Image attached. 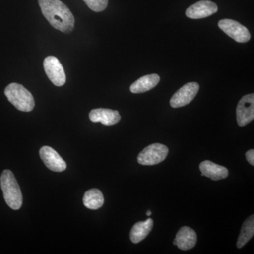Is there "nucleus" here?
<instances>
[{"instance_id": "f257e3e1", "label": "nucleus", "mask_w": 254, "mask_h": 254, "mask_svg": "<svg viewBox=\"0 0 254 254\" xmlns=\"http://www.w3.org/2000/svg\"><path fill=\"white\" fill-rule=\"evenodd\" d=\"M43 16L58 31L69 33L74 28L72 13L60 0H38Z\"/></svg>"}, {"instance_id": "f03ea898", "label": "nucleus", "mask_w": 254, "mask_h": 254, "mask_svg": "<svg viewBox=\"0 0 254 254\" xmlns=\"http://www.w3.org/2000/svg\"><path fill=\"white\" fill-rule=\"evenodd\" d=\"M0 185L6 204L13 210H18L23 204V195L14 174L9 170L2 172Z\"/></svg>"}, {"instance_id": "7ed1b4c3", "label": "nucleus", "mask_w": 254, "mask_h": 254, "mask_svg": "<svg viewBox=\"0 0 254 254\" xmlns=\"http://www.w3.org/2000/svg\"><path fill=\"white\" fill-rule=\"evenodd\" d=\"M4 94L10 103L20 111L31 112L34 108L33 95L22 85L10 83L5 88Z\"/></svg>"}, {"instance_id": "20e7f679", "label": "nucleus", "mask_w": 254, "mask_h": 254, "mask_svg": "<svg viewBox=\"0 0 254 254\" xmlns=\"http://www.w3.org/2000/svg\"><path fill=\"white\" fill-rule=\"evenodd\" d=\"M169 149L161 143H153L147 146L138 155V163L145 166H151L162 163L168 156Z\"/></svg>"}, {"instance_id": "39448f33", "label": "nucleus", "mask_w": 254, "mask_h": 254, "mask_svg": "<svg viewBox=\"0 0 254 254\" xmlns=\"http://www.w3.org/2000/svg\"><path fill=\"white\" fill-rule=\"evenodd\" d=\"M218 26L224 33L237 43H247L251 39L249 30L235 20H220L218 22Z\"/></svg>"}, {"instance_id": "423d86ee", "label": "nucleus", "mask_w": 254, "mask_h": 254, "mask_svg": "<svg viewBox=\"0 0 254 254\" xmlns=\"http://www.w3.org/2000/svg\"><path fill=\"white\" fill-rule=\"evenodd\" d=\"M47 76L55 86H63L66 83V74L60 60L54 56L47 57L43 62Z\"/></svg>"}, {"instance_id": "0eeeda50", "label": "nucleus", "mask_w": 254, "mask_h": 254, "mask_svg": "<svg viewBox=\"0 0 254 254\" xmlns=\"http://www.w3.org/2000/svg\"><path fill=\"white\" fill-rule=\"evenodd\" d=\"M199 88V84L196 82H190L182 86L173 95L170 100V105L172 108H182L190 104L196 96Z\"/></svg>"}, {"instance_id": "6e6552de", "label": "nucleus", "mask_w": 254, "mask_h": 254, "mask_svg": "<svg viewBox=\"0 0 254 254\" xmlns=\"http://www.w3.org/2000/svg\"><path fill=\"white\" fill-rule=\"evenodd\" d=\"M237 120L240 127H245L254 119V94L246 95L239 102Z\"/></svg>"}, {"instance_id": "1a4fd4ad", "label": "nucleus", "mask_w": 254, "mask_h": 254, "mask_svg": "<svg viewBox=\"0 0 254 254\" xmlns=\"http://www.w3.org/2000/svg\"><path fill=\"white\" fill-rule=\"evenodd\" d=\"M40 157L46 166L50 170L61 173L66 169V164L58 152L50 146L42 147L40 150Z\"/></svg>"}, {"instance_id": "9d476101", "label": "nucleus", "mask_w": 254, "mask_h": 254, "mask_svg": "<svg viewBox=\"0 0 254 254\" xmlns=\"http://www.w3.org/2000/svg\"><path fill=\"white\" fill-rule=\"evenodd\" d=\"M218 11L215 3L208 0H201L190 6L186 11V16L191 19L208 17Z\"/></svg>"}, {"instance_id": "9b49d317", "label": "nucleus", "mask_w": 254, "mask_h": 254, "mask_svg": "<svg viewBox=\"0 0 254 254\" xmlns=\"http://www.w3.org/2000/svg\"><path fill=\"white\" fill-rule=\"evenodd\" d=\"M89 118L93 123H100L105 126H112L120 121L121 116L117 110L98 108L91 110Z\"/></svg>"}, {"instance_id": "f8f14e48", "label": "nucleus", "mask_w": 254, "mask_h": 254, "mask_svg": "<svg viewBox=\"0 0 254 254\" xmlns=\"http://www.w3.org/2000/svg\"><path fill=\"white\" fill-rule=\"evenodd\" d=\"M197 242L196 233L190 227H182L173 241V245L177 246L180 250L187 251L195 247Z\"/></svg>"}, {"instance_id": "ddd939ff", "label": "nucleus", "mask_w": 254, "mask_h": 254, "mask_svg": "<svg viewBox=\"0 0 254 254\" xmlns=\"http://www.w3.org/2000/svg\"><path fill=\"white\" fill-rule=\"evenodd\" d=\"M199 169L201 176H205L212 180H224L229 175L228 170L225 167L213 163L210 160H205L200 164Z\"/></svg>"}, {"instance_id": "4468645a", "label": "nucleus", "mask_w": 254, "mask_h": 254, "mask_svg": "<svg viewBox=\"0 0 254 254\" xmlns=\"http://www.w3.org/2000/svg\"><path fill=\"white\" fill-rule=\"evenodd\" d=\"M160 81V76L156 73L145 75L138 78L130 86L132 93H143L155 88Z\"/></svg>"}, {"instance_id": "2eb2a0df", "label": "nucleus", "mask_w": 254, "mask_h": 254, "mask_svg": "<svg viewBox=\"0 0 254 254\" xmlns=\"http://www.w3.org/2000/svg\"><path fill=\"white\" fill-rule=\"evenodd\" d=\"M153 227V220L147 219L145 221L138 222L132 227L130 232V240L134 244H138L149 235Z\"/></svg>"}, {"instance_id": "dca6fc26", "label": "nucleus", "mask_w": 254, "mask_h": 254, "mask_svg": "<svg viewBox=\"0 0 254 254\" xmlns=\"http://www.w3.org/2000/svg\"><path fill=\"white\" fill-rule=\"evenodd\" d=\"M83 203L87 208L98 210L104 204V196L99 190L91 189L83 195Z\"/></svg>"}, {"instance_id": "f3484780", "label": "nucleus", "mask_w": 254, "mask_h": 254, "mask_svg": "<svg viewBox=\"0 0 254 254\" xmlns=\"http://www.w3.org/2000/svg\"><path fill=\"white\" fill-rule=\"evenodd\" d=\"M254 235V216L252 215L245 220L242 225L240 235L237 242V248H242L253 237Z\"/></svg>"}, {"instance_id": "a211bd4d", "label": "nucleus", "mask_w": 254, "mask_h": 254, "mask_svg": "<svg viewBox=\"0 0 254 254\" xmlns=\"http://www.w3.org/2000/svg\"><path fill=\"white\" fill-rule=\"evenodd\" d=\"M87 6L95 12L104 11L108 5V0H83Z\"/></svg>"}, {"instance_id": "6ab92c4d", "label": "nucleus", "mask_w": 254, "mask_h": 254, "mask_svg": "<svg viewBox=\"0 0 254 254\" xmlns=\"http://www.w3.org/2000/svg\"><path fill=\"white\" fill-rule=\"evenodd\" d=\"M246 158H247V161L250 163V165L252 166L254 165V150L251 149L248 150L246 153Z\"/></svg>"}, {"instance_id": "aec40b11", "label": "nucleus", "mask_w": 254, "mask_h": 254, "mask_svg": "<svg viewBox=\"0 0 254 254\" xmlns=\"http://www.w3.org/2000/svg\"><path fill=\"white\" fill-rule=\"evenodd\" d=\"M151 211H150V210H148V211H147V213H146V215L147 216H150V215H151Z\"/></svg>"}]
</instances>
